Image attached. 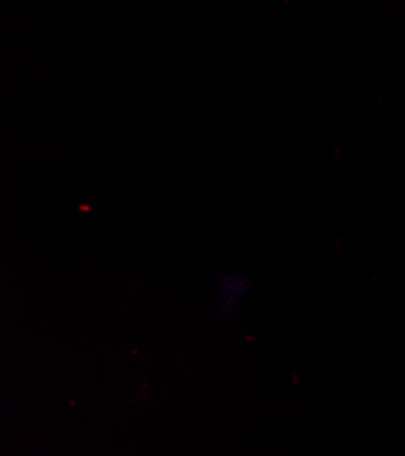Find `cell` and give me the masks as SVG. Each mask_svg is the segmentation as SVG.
<instances>
[{
  "label": "cell",
  "mask_w": 405,
  "mask_h": 456,
  "mask_svg": "<svg viewBox=\"0 0 405 456\" xmlns=\"http://www.w3.org/2000/svg\"><path fill=\"white\" fill-rule=\"evenodd\" d=\"M249 279L244 277L242 273H226L218 282V291H220V318L231 314L240 302L244 300L246 293L249 291Z\"/></svg>",
  "instance_id": "cell-1"
}]
</instances>
